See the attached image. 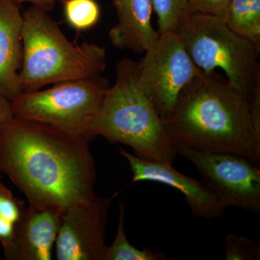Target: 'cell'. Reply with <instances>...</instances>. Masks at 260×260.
Here are the masks:
<instances>
[{
    "label": "cell",
    "instance_id": "cell-3",
    "mask_svg": "<svg viewBox=\"0 0 260 260\" xmlns=\"http://www.w3.org/2000/svg\"><path fill=\"white\" fill-rule=\"evenodd\" d=\"M138 61L124 58L116 65V80L100 109L88 121L85 135L102 136L133 149L135 156L173 165L175 147L164 119L137 80Z\"/></svg>",
    "mask_w": 260,
    "mask_h": 260
},
{
    "label": "cell",
    "instance_id": "cell-22",
    "mask_svg": "<svg viewBox=\"0 0 260 260\" xmlns=\"http://www.w3.org/2000/svg\"><path fill=\"white\" fill-rule=\"evenodd\" d=\"M13 1L17 4L20 5V6L23 3H29L32 6H35L45 10V11L49 12L54 8L57 2L61 1V0H13Z\"/></svg>",
    "mask_w": 260,
    "mask_h": 260
},
{
    "label": "cell",
    "instance_id": "cell-10",
    "mask_svg": "<svg viewBox=\"0 0 260 260\" xmlns=\"http://www.w3.org/2000/svg\"><path fill=\"white\" fill-rule=\"evenodd\" d=\"M119 153L129 162L132 183L155 181L174 187L184 195L194 218L210 220L223 216L225 208L203 181L181 174L172 165L138 158L123 148Z\"/></svg>",
    "mask_w": 260,
    "mask_h": 260
},
{
    "label": "cell",
    "instance_id": "cell-2",
    "mask_svg": "<svg viewBox=\"0 0 260 260\" xmlns=\"http://www.w3.org/2000/svg\"><path fill=\"white\" fill-rule=\"evenodd\" d=\"M173 143L203 151L240 155L259 164L260 133L250 101L217 73H202L178 95L164 119Z\"/></svg>",
    "mask_w": 260,
    "mask_h": 260
},
{
    "label": "cell",
    "instance_id": "cell-17",
    "mask_svg": "<svg viewBox=\"0 0 260 260\" xmlns=\"http://www.w3.org/2000/svg\"><path fill=\"white\" fill-rule=\"evenodd\" d=\"M152 5L160 34L175 31L189 16L186 0H152Z\"/></svg>",
    "mask_w": 260,
    "mask_h": 260
},
{
    "label": "cell",
    "instance_id": "cell-19",
    "mask_svg": "<svg viewBox=\"0 0 260 260\" xmlns=\"http://www.w3.org/2000/svg\"><path fill=\"white\" fill-rule=\"evenodd\" d=\"M23 200L15 198L12 191L0 181V215L16 224L25 212Z\"/></svg>",
    "mask_w": 260,
    "mask_h": 260
},
{
    "label": "cell",
    "instance_id": "cell-1",
    "mask_svg": "<svg viewBox=\"0 0 260 260\" xmlns=\"http://www.w3.org/2000/svg\"><path fill=\"white\" fill-rule=\"evenodd\" d=\"M90 138L13 116L0 124V172L29 206L62 214L93 196Z\"/></svg>",
    "mask_w": 260,
    "mask_h": 260
},
{
    "label": "cell",
    "instance_id": "cell-15",
    "mask_svg": "<svg viewBox=\"0 0 260 260\" xmlns=\"http://www.w3.org/2000/svg\"><path fill=\"white\" fill-rule=\"evenodd\" d=\"M124 205H119V220L114 242L106 249L104 260H165L167 256L162 252H154L147 247L142 250L132 245L126 237L124 229Z\"/></svg>",
    "mask_w": 260,
    "mask_h": 260
},
{
    "label": "cell",
    "instance_id": "cell-16",
    "mask_svg": "<svg viewBox=\"0 0 260 260\" xmlns=\"http://www.w3.org/2000/svg\"><path fill=\"white\" fill-rule=\"evenodd\" d=\"M65 20L72 28L84 31L93 28L101 18V8L95 0H61Z\"/></svg>",
    "mask_w": 260,
    "mask_h": 260
},
{
    "label": "cell",
    "instance_id": "cell-7",
    "mask_svg": "<svg viewBox=\"0 0 260 260\" xmlns=\"http://www.w3.org/2000/svg\"><path fill=\"white\" fill-rule=\"evenodd\" d=\"M176 152L198 169L203 182L224 208L260 212V169L250 159L232 153L203 151L174 143Z\"/></svg>",
    "mask_w": 260,
    "mask_h": 260
},
{
    "label": "cell",
    "instance_id": "cell-9",
    "mask_svg": "<svg viewBox=\"0 0 260 260\" xmlns=\"http://www.w3.org/2000/svg\"><path fill=\"white\" fill-rule=\"evenodd\" d=\"M114 198L94 194L61 214L56 259L104 260L108 215Z\"/></svg>",
    "mask_w": 260,
    "mask_h": 260
},
{
    "label": "cell",
    "instance_id": "cell-21",
    "mask_svg": "<svg viewBox=\"0 0 260 260\" xmlns=\"http://www.w3.org/2000/svg\"><path fill=\"white\" fill-rule=\"evenodd\" d=\"M15 224L0 215V243L4 248L8 245L14 236Z\"/></svg>",
    "mask_w": 260,
    "mask_h": 260
},
{
    "label": "cell",
    "instance_id": "cell-13",
    "mask_svg": "<svg viewBox=\"0 0 260 260\" xmlns=\"http://www.w3.org/2000/svg\"><path fill=\"white\" fill-rule=\"evenodd\" d=\"M112 2L117 16V22L109 32L112 45L121 50L145 53L160 37L152 25V0Z\"/></svg>",
    "mask_w": 260,
    "mask_h": 260
},
{
    "label": "cell",
    "instance_id": "cell-8",
    "mask_svg": "<svg viewBox=\"0 0 260 260\" xmlns=\"http://www.w3.org/2000/svg\"><path fill=\"white\" fill-rule=\"evenodd\" d=\"M201 73L175 31L160 34L137 64L138 85L164 119L181 90Z\"/></svg>",
    "mask_w": 260,
    "mask_h": 260
},
{
    "label": "cell",
    "instance_id": "cell-18",
    "mask_svg": "<svg viewBox=\"0 0 260 260\" xmlns=\"http://www.w3.org/2000/svg\"><path fill=\"white\" fill-rule=\"evenodd\" d=\"M225 259H260V247L251 238L237 234H228L225 239Z\"/></svg>",
    "mask_w": 260,
    "mask_h": 260
},
{
    "label": "cell",
    "instance_id": "cell-11",
    "mask_svg": "<svg viewBox=\"0 0 260 260\" xmlns=\"http://www.w3.org/2000/svg\"><path fill=\"white\" fill-rule=\"evenodd\" d=\"M61 214L29 206L15 224L11 242L3 248L9 260H50Z\"/></svg>",
    "mask_w": 260,
    "mask_h": 260
},
{
    "label": "cell",
    "instance_id": "cell-6",
    "mask_svg": "<svg viewBox=\"0 0 260 260\" xmlns=\"http://www.w3.org/2000/svg\"><path fill=\"white\" fill-rule=\"evenodd\" d=\"M54 85L22 92L11 102L13 116L87 136L85 126L100 109L110 88L109 80L99 75Z\"/></svg>",
    "mask_w": 260,
    "mask_h": 260
},
{
    "label": "cell",
    "instance_id": "cell-23",
    "mask_svg": "<svg viewBox=\"0 0 260 260\" xmlns=\"http://www.w3.org/2000/svg\"><path fill=\"white\" fill-rule=\"evenodd\" d=\"M13 113L12 110L11 102L5 97L0 95V124L4 123L13 117ZM1 172H0V181H1Z\"/></svg>",
    "mask_w": 260,
    "mask_h": 260
},
{
    "label": "cell",
    "instance_id": "cell-4",
    "mask_svg": "<svg viewBox=\"0 0 260 260\" xmlns=\"http://www.w3.org/2000/svg\"><path fill=\"white\" fill-rule=\"evenodd\" d=\"M49 12L30 5L23 12L22 92L102 75L107 68L105 48L70 42Z\"/></svg>",
    "mask_w": 260,
    "mask_h": 260
},
{
    "label": "cell",
    "instance_id": "cell-20",
    "mask_svg": "<svg viewBox=\"0 0 260 260\" xmlns=\"http://www.w3.org/2000/svg\"><path fill=\"white\" fill-rule=\"evenodd\" d=\"M229 0H186L189 14L223 15Z\"/></svg>",
    "mask_w": 260,
    "mask_h": 260
},
{
    "label": "cell",
    "instance_id": "cell-12",
    "mask_svg": "<svg viewBox=\"0 0 260 260\" xmlns=\"http://www.w3.org/2000/svg\"><path fill=\"white\" fill-rule=\"evenodd\" d=\"M23 12L13 0H0V95L12 102L22 93Z\"/></svg>",
    "mask_w": 260,
    "mask_h": 260
},
{
    "label": "cell",
    "instance_id": "cell-5",
    "mask_svg": "<svg viewBox=\"0 0 260 260\" xmlns=\"http://www.w3.org/2000/svg\"><path fill=\"white\" fill-rule=\"evenodd\" d=\"M175 32L202 71L221 69L229 83L249 101L260 93V46L233 31L221 17L190 15Z\"/></svg>",
    "mask_w": 260,
    "mask_h": 260
},
{
    "label": "cell",
    "instance_id": "cell-14",
    "mask_svg": "<svg viewBox=\"0 0 260 260\" xmlns=\"http://www.w3.org/2000/svg\"><path fill=\"white\" fill-rule=\"evenodd\" d=\"M220 17L233 31L260 46V0H229Z\"/></svg>",
    "mask_w": 260,
    "mask_h": 260
}]
</instances>
